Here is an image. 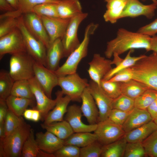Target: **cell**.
<instances>
[{"instance_id": "cell-57", "label": "cell", "mask_w": 157, "mask_h": 157, "mask_svg": "<svg viewBox=\"0 0 157 157\" xmlns=\"http://www.w3.org/2000/svg\"><path fill=\"white\" fill-rule=\"evenodd\" d=\"M14 8L15 10L18 8V0H7Z\"/></svg>"}, {"instance_id": "cell-8", "label": "cell", "mask_w": 157, "mask_h": 157, "mask_svg": "<svg viewBox=\"0 0 157 157\" xmlns=\"http://www.w3.org/2000/svg\"><path fill=\"white\" fill-rule=\"evenodd\" d=\"M83 13L70 19L64 35L61 39L64 51V57L68 56L80 45L77 31L79 25L88 16Z\"/></svg>"}, {"instance_id": "cell-40", "label": "cell", "mask_w": 157, "mask_h": 157, "mask_svg": "<svg viewBox=\"0 0 157 157\" xmlns=\"http://www.w3.org/2000/svg\"><path fill=\"white\" fill-rule=\"evenodd\" d=\"M24 121L22 116H17L8 109L4 122L6 136L13 132Z\"/></svg>"}, {"instance_id": "cell-6", "label": "cell", "mask_w": 157, "mask_h": 157, "mask_svg": "<svg viewBox=\"0 0 157 157\" xmlns=\"http://www.w3.org/2000/svg\"><path fill=\"white\" fill-rule=\"evenodd\" d=\"M18 19V27L23 36L26 52L35 61L46 67V47L28 31L24 24L22 16Z\"/></svg>"}, {"instance_id": "cell-37", "label": "cell", "mask_w": 157, "mask_h": 157, "mask_svg": "<svg viewBox=\"0 0 157 157\" xmlns=\"http://www.w3.org/2000/svg\"><path fill=\"white\" fill-rule=\"evenodd\" d=\"M157 98V91L149 88L134 100L135 107L147 109Z\"/></svg>"}, {"instance_id": "cell-42", "label": "cell", "mask_w": 157, "mask_h": 157, "mask_svg": "<svg viewBox=\"0 0 157 157\" xmlns=\"http://www.w3.org/2000/svg\"><path fill=\"white\" fill-rule=\"evenodd\" d=\"M103 146L97 140L95 141L80 149L79 157H100Z\"/></svg>"}, {"instance_id": "cell-2", "label": "cell", "mask_w": 157, "mask_h": 157, "mask_svg": "<svg viewBox=\"0 0 157 157\" xmlns=\"http://www.w3.org/2000/svg\"><path fill=\"white\" fill-rule=\"evenodd\" d=\"M98 26L97 24L91 23L86 26L83 40L79 45L68 56L65 63L54 72L58 77L76 73L79 63L87 55L90 37Z\"/></svg>"}, {"instance_id": "cell-11", "label": "cell", "mask_w": 157, "mask_h": 157, "mask_svg": "<svg viewBox=\"0 0 157 157\" xmlns=\"http://www.w3.org/2000/svg\"><path fill=\"white\" fill-rule=\"evenodd\" d=\"M88 88L99 110L98 122L107 119L113 109V99L105 93L100 85L91 80L89 82Z\"/></svg>"}, {"instance_id": "cell-15", "label": "cell", "mask_w": 157, "mask_h": 157, "mask_svg": "<svg viewBox=\"0 0 157 157\" xmlns=\"http://www.w3.org/2000/svg\"><path fill=\"white\" fill-rule=\"evenodd\" d=\"M88 64V72L91 80L99 85L101 80L112 69V61L98 53L94 54Z\"/></svg>"}, {"instance_id": "cell-41", "label": "cell", "mask_w": 157, "mask_h": 157, "mask_svg": "<svg viewBox=\"0 0 157 157\" xmlns=\"http://www.w3.org/2000/svg\"><path fill=\"white\" fill-rule=\"evenodd\" d=\"M112 106L113 109L129 112L132 110L135 107L134 100L122 94L113 100Z\"/></svg>"}, {"instance_id": "cell-49", "label": "cell", "mask_w": 157, "mask_h": 157, "mask_svg": "<svg viewBox=\"0 0 157 157\" xmlns=\"http://www.w3.org/2000/svg\"><path fill=\"white\" fill-rule=\"evenodd\" d=\"M138 32L152 37L157 33V18L150 23L140 28Z\"/></svg>"}, {"instance_id": "cell-7", "label": "cell", "mask_w": 157, "mask_h": 157, "mask_svg": "<svg viewBox=\"0 0 157 157\" xmlns=\"http://www.w3.org/2000/svg\"><path fill=\"white\" fill-rule=\"evenodd\" d=\"M88 85L87 79L81 78L76 73L58 77V86L64 94L68 96L72 101L81 100V95Z\"/></svg>"}, {"instance_id": "cell-19", "label": "cell", "mask_w": 157, "mask_h": 157, "mask_svg": "<svg viewBox=\"0 0 157 157\" xmlns=\"http://www.w3.org/2000/svg\"><path fill=\"white\" fill-rule=\"evenodd\" d=\"M80 107L83 115L90 124H95L99 122V111L94 100L88 87L82 93Z\"/></svg>"}, {"instance_id": "cell-45", "label": "cell", "mask_w": 157, "mask_h": 157, "mask_svg": "<svg viewBox=\"0 0 157 157\" xmlns=\"http://www.w3.org/2000/svg\"><path fill=\"white\" fill-rule=\"evenodd\" d=\"M18 18L8 17L0 19V38L18 27Z\"/></svg>"}, {"instance_id": "cell-10", "label": "cell", "mask_w": 157, "mask_h": 157, "mask_svg": "<svg viewBox=\"0 0 157 157\" xmlns=\"http://www.w3.org/2000/svg\"><path fill=\"white\" fill-rule=\"evenodd\" d=\"M26 52L22 34L18 27L0 38V59L6 54Z\"/></svg>"}, {"instance_id": "cell-47", "label": "cell", "mask_w": 157, "mask_h": 157, "mask_svg": "<svg viewBox=\"0 0 157 157\" xmlns=\"http://www.w3.org/2000/svg\"><path fill=\"white\" fill-rule=\"evenodd\" d=\"M131 111L125 112L113 109L108 119L117 125L122 126Z\"/></svg>"}, {"instance_id": "cell-30", "label": "cell", "mask_w": 157, "mask_h": 157, "mask_svg": "<svg viewBox=\"0 0 157 157\" xmlns=\"http://www.w3.org/2000/svg\"><path fill=\"white\" fill-rule=\"evenodd\" d=\"M127 143L124 135L115 141L103 145L101 157H124Z\"/></svg>"}, {"instance_id": "cell-16", "label": "cell", "mask_w": 157, "mask_h": 157, "mask_svg": "<svg viewBox=\"0 0 157 157\" xmlns=\"http://www.w3.org/2000/svg\"><path fill=\"white\" fill-rule=\"evenodd\" d=\"M157 8V4L153 3L146 5L138 0H128L120 19L126 17L134 18L141 15L148 19H151L154 16Z\"/></svg>"}, {"instance_id": "cell-9", "label": "cell", "mask_w": 157, "mask_h": 157, "mask_svg": "<svg viewBox=\"0 0 157 157\" xmlns=\"http://www.w3.org/2000/svg\"><path fill=\"white\" fill-rule=\"evenodd\" d=\"M93 132L97 136V140L103 145L117 141L123 137L126 133L122 126L108 119L99 122Z\"/></svg>"}, {"instance_id": "cell-29", "label": "cell", "mask_w": 157, "mask_h": 157, "mask_svg": "<svg viewBox=\"0 0 157 157\" xmlns=\"http://www.w3.org/2000/svg\"><path fill=\"white\" fill-rule=\"evenodd\" d=\"M41 126L43 129L64 140L74 133L69 123L65 120L48 124L42 123Z\"/></svg>"}, {"instance_id": "cell-24", "label": "cell", "mask_w": 157, "mask_h": 157, "mask_svg": "<svg viewBox=\"0 0 157 157\" xmlns=\"http://www.w3.org/2000/svg\"><path fill=\"white\" fill-rule=\"evenodd\" d=\"M34 130L30 132L23 144L21 154L22 157H54L53 154L41 150L35 139Z\"/></svg>"}, {"instance_id": "cell-58", "label": "cell", "mask_w": 157, "mask_h": 157, "mask_svg": "<svg viewBox=\"0 0 157 157\" xmlns=\"http://www.w3.org/2000/svg\"><path fill=\"white\" fill-rule=\"evenodd\" d=\"M151 0L152 1L153 3H156L157 4V0Z\"/></svg>"}, {"instance_id": "cell-43", "label": "cell", "mask_w": 157, "mask_h": 157, "mask_svg": "<svg viewBox=\"0 0 157 157\" xmlns=\"http://www.w3.org/2000/svg\"><path fill=\"white\" fill-rule=\"evenodd\" d=\"M142 144L147 156L157 157V129L143 141Z\"/></svg>"}, {"instance_id": "cell-4", "label": "cell", "mask_w": 157, "mask_h": 157, "mask_svg": "<svg viewBox=\"0 0 157 157\" xmlns=\"http://www.w3.org/2000/svg\"><path fill=\"white\" fill-rule=\"evenodd\" d=\"M31 128L24 121L9 135L0 138V157H19Z\"/></svg>"}, {"instance_id": "cell-46", "label": "cell", "mask_w": 157, "mask_h": 157, "mask_svg": "<svg viewBox=\"0 0 157 157\" xmlns=\"http://www.w3.org/2000/svg\"><path fill=\"white\" fill-rule=\"evenodd\" d=\"M80 148L72 145H64L53 154L55 157H79Z\"/></svg>"}, {"instance_id": "cell-56", "label": "cell", "mask_w": 157, "mask_h": 157, "mask_svg": "<svg viewBox=\"0 0 157 157\" xmlns=\"http://www.w3.org/2000/svg\"><path fill=\"white\" fill-rule=\"evenodd\" d=\"M6 136V131L4 123L0 124V138Z\"/></svg>"}, {"instance_id": "cell-60", "label": "cell", "mask_w": 157, "mask_h": 157, "mask_svg": "<svg viewBox=\"0 0 157 157\" xmlns=\"http://www.w3.org/2000/svg\"><path fill=\"white\" fill-rule=\"evenodd\" d=\"M156 104H157V98L156 100Z\"/></svg>"}, {"instance_id": "cell-21", "label": "cell", "mask_w": 157, "mask_h": 157, "mask_svg": "<svg viewBox=\"0 0 157 157\" xmlns=\"http://www.w3.org/2000/svg\"><path fill=\"white\" fill-rule=\"evenodd\" d=\"M56 94L57 99L56 104L47 114L44 120V124H48L64 120V116L67 111L68 105L71 99L68 95L63 97L64 94L61 90L58 91Z\"/></svg>"}, {"instance_id": "cell-36", "label": "cell", "mask_w": 157, "mask_h": 157, "mask_svg": "<svg viewBox=\"0 0 157 157\" xmlns=\"http://www.w3.org/2000/svg\"><path fill=\"white\" fill-rule=\"evenodd\" d=\"M15 81L9 72L1 70L0 72V99L6 100L10 95Z\"/></svg>"}, {"instance_id": "cell-52", "label": "cell", "mask_w": 157, "mask_h": 157, "mask_svg": "<svg viewBox=\"0 0 157 157\" xmlns=\"http://www.w3.org/2000/svg\"><path fill=\"white\" fill-rule=\"evenodd\" d=\"M147 110L153 120L157 119V104L156 100L147 108Z\"/></svg>"}, {"instance_id": "cell-5", "label": "cell", "mask_w": 157, "mask_h": 157, "mask_svg": "<svg viewBox=\"0 0 157 157\" xmlns=\"http://www.w3.org/2000/svg\"><path fill=\"white\" fill-rule=\"evenodd\" d=\"M34 60L27 52L11 55L9 73L15 81L28 80L34 76Z\"/></svg>"}, {"instance_id": "cell-48", "label": "cell", "mask_w": 157, "mask_h": 157, "mask_svg": "<svg viewBox=\"0 0 157 157\" xmlns=\"http://www.w3.org/2000/svg\"><path fill=\"white\" fill-rule=\"evenodd\" d=\"M132 79V74L129 67L119 71L107 81L124 83Z\"/></svg>"}, {"instance_id": "cell-32", "label": "cell", "mask_w": 157, "mask_h": 157, "mask_svg": "<svg viewBox=\"0 0 157 157\" xmlns=\"http://www.w3.org/2000/svg\"><path fill=\"white\" fill-rule=\"evenodd\" d=\"M96 140L97 138L94 133H74L64 140V145H72L81 148Z\"/></svg>"}, {"instance_id": "cell-33", "label": "cell", "mask_w": 157, "mask_h": 157, "mask_svg": "<svg viewBox=\"0 0 157 157\" xmlns=\"http://www.w3.org/2000/svg\"><path fill=\"white\" fill-rule=\"evenodd\" d=\"M149 88L144 84L133 79L122 84V94L134 100Z\"/></svg>"}, {"instance_id": "cell-12", "label": "cell", "mask_w": 157, "mask_h": 157, "mask_svg": "<svg viewBox=\"0 0 157 157\" xmlns=\"http://www.w3.org/2000/svg\"><path fill=\"white\" fill-rule=\"evenodd\" d=\"M22 16L24 25L28 31L42 42L47 49L50 45V40L40 16L33 12Z\"/></svg>"}, {"instance_id": "cell-26", "label": "cell", "mask_w": 157, "mask_h": 157, "mask_svg": "<svg viewBox=\"0 0 157 157\" xmlns=\"http://www.w3.org/2000/svg\"><path fill=\"white\" fill-rule=\"evenodd\" d=\"M157 129V125L152 120L128 132L124 137L127 142H142Z\"/></svg>"}, {"instance_id": "cell-1", "label": "cell", "mask_w": 157, "mask_h": 157, "mask_svg": "<svg viewBox=\"0 0 157 157\" xmlns=\"http://www.w3.org/2000/svg\"><path fill=\"white\" fill-rule=\"evenodd\" d=\"M151 37L138 32L129 31L124 28L118 29L116 37L107 43L104 53L110 58L114 53L119 55L128 50L143 49L150 51Z\"/></svg>"}, {"instance_id": "cell-25", "label": "cell", "mask_w": 157, "mask_h": 157, "mask_svg": "<svg viewBox=\"0 0 157 157\" xmlns=\"http://www.w3.org/2000/svg\"><path fill=\"white\" fill-rule=\"evenodd\" d=\"M57 10L59 17L64 19H70L83 13L79 0H59Z\"/></svg>"}, {"instance_id": "cell-39", "label": "cell", "mask_w": 157, "mask_h": 157, "mask_svg": "<svg viewBox=\"0 0 157 157\" xmlns=\"http://www.w3.org/2000/svg\"><path fill=\"white\" fill-rule=\"evenodd\" d=\"M122 82L109 81L102 79L100 85L105 93L113 100L122 94Z\"/></svg>"}, {"instance_id": "cell-18", "label": "cell", "mask_w": 157, "mask_h": 157, "mask_svg": "<svg viewBox=\"0 0 157 157\" xmlns=\"http://www.w3.org/2000/svg\"><path fill=\"white\" fill-rule=\"evenodd\" d=\"M49 36L50 44L63 37L70 19L40 16Z\"/></svg>"}, {"instance_id": "cell-54", "label": "cell", "mask_w": 157, "mask_h": 157, "mask_svg": "<svg viewBox=\"0 0 157 157\" xmlns=\"http://www.w3.org/2000/svg\"><path fill=\"white\" fill-rule=\"evenodd\" d=\"M41 118L40 112L36 109H33L31 121L36 122L39 121Z\"/></svg>"}, {"instance_id": "cell-23", "label": "cell", "mask_w": 157, "mask_h": 157, "mask_svg": "<svg viewBox=\"0 0 157 157\" xmlns=\"http://www.w3.org/2000/svg\"><path fill=\"white\" fill-rule=\"evenodd\" d=\"M64 57L63 48L61 39H58L52 43L47 49L46 67L53 71L59 67L60 59Z\"/></svg>"}, {"instance_id": "cell-27", "label": "cell", "mask_w": 157, "mask_h": 157, "mask_svg": "<svg viewBox=\"0 0 157 157\" xmlns=\"http://www.w3.org/2000/svg\"><path fill=\"white\" fill-rule=\"evenodd\" d=\"M59 0H18L17 10L12 12L5 13L0 15V19L8 17L18 18L24 14L33 12L36 5L44 3H58Z\"/></svg>"}, {"instance_id": "cell-20", "label": "cell", "mask_w": 157, "mask_h": 157, "mask_svg": "<svg viewBox=\"0 0 157 157\" xmlns=\"http://www.w3.org/2000/svg\"><path fill=\"white\" fill-rule=\"evenodd\" d=\"M35 137L39 149L49 154H53L64 144V140L48 131L37 133Z\"/></svg>"}, {"instance_id": "cell-17", "label": "cell", "mask_w": 157, "mask_h": 157, "mask_svg": "<svg viewBox=\"0 0 157 157\" xmlns=\"http://www.w3.org/2000/svg\"><path fill=\"white\" fill-rule=\"evenodd\" d=\"M82 114L80 107L73 104L68 107L65 120L69 123L74 133L94 132L97 124L87 125L84 123L81 120Z\"/></svg>"}, {"instance_id": "cell-59", "label": "cell", "mask_w": 157, "mask_h": 157, "mask_svg": "<svg viewBox=\"0 0 157 157\" xmlns=\"http://www.w3.org/2000/svg\"><path fill=\"white\" fill-rule=\"evenodd\" d=\"M154 122L157 125V119L154 120Z\"/></svg>"}, {"instance_id": "cell-38", "label": "cell", "mask_w": 157, "mask_h": 157, "mask_svg": "<svg viewBox=\"0 0 157 157\" xmlns=\"http://www.w3.org/2000/svg\"><path fill=\"white\" fill-rule=\"evenodd\" d=\"M57 3L47 2L38 5L34 7L33 12L39 16L59 17L57 10Z\"/></svg>"}, {"instance_id": "cell-13", "label": "cell", "mask_w": 157, "mask_h": 157, "mask_svg": "<svg viewBox=\"0 0 157 157\" xmlns=\"http://www.w3.org/2000/svg\"><path fill=\"white\" fill-rule=\"evenodd\" d=\"M34 76L46 95L51 99V93L54 87L58 85V77L53 72L42 64L34 60Z\"/></svg>"}, {"instance_id": "cell-53", "label": "cell", "mask_w": 157, "mask_h": 157, "mask_svg": "<svg viewBox=\"0 0 157 157\" xmlns=\"http://www.w3.org/2000/svg\"><path fill=\"white\" fill-rule=\"evenodd\" d=\"M150 51L157 54V35L151 37Z\"/></svg>"}, {"instance_id": "cell-55", "label": "cell", "mask_w": 157, "mask_h": 157, "mask_svg": "<svg viewBox=\"0 0 157 157\" xmlns=\"http://www.w3.org/2000/svg\"><path fill=\"white\" fill-rule=\"evenodd\" d=\"M33 111V109H26L23 115L24 118L27 120L31 121Z\"/></svg>"}, {"instance_id": "cell-35", "label": "cell", "mask_w": 157, "mask_h": 157, "mask_svg": "<svg viewBox=\"0 0 157 157\" xmlns=\"http://www.w3.org/2000/svg\"><path fill=\"white\" fill-rule=\"evenodd\" d=\"M10 95L17 97L33 99L34 97L28 80L15 81Z\"/></svg>"}, {"instance_id": "cell-22", "label": "cell", "mask_w": 157, "mask_h": 157, "mask_svg": "<svg viewBox=\"0 0 157 157\" xmlns=\"http://www.w3.org/2000/svg\"><path fill=\"white\" fill-rule=\"evenodd\" d=\"M153 120L147 109L135 107L122 126L125 133L128 132Z\"/></svg>"}, {"instance_id": "cell-3", "label": "cell", "mask_w": 157, "mask_h": 157, "mask_svg": "<svg viewBox=\"0 0 157 157\" xmlns=\"http://www.w3.org/2000/svg\"><path fill=\"white\" fill-rule=\"evenodd\" d=\"M133 79L149 88L157 91V54L153 52L138 60L130 67Z\"/></svg>"}, {"instance_id": "cell-51", "label": "cell", "mask_w": 157, "mask_h": 157, "mask_svg": "<svg viewBox=\"0 0 157 157\" xmlns=\"http://www.w3.org/2000/svg\"><path fill=\"white\" fill-rule=\"evenodd\" d=\"M0 10L6 13L13 11L15 10L7 0H0Z\"/></svg>"}, {"instance_id": "cell-44", "label": "cell", "mask_w": 157, "mask_h": 157, "mask_svg": "<svg viewBox=\"0 0 157 157\" xmlns=\"http://www.w3.org/2000/svg\"><path fill=\"white\" fill-rule=\"evenodd\" d=\"M147 156L141 142H127L125 150L124 157H143Z\"/></svg>"}, {"instance_id": "cell-50", "label": "cell", "mask_w": 157, "mask_h": 157, "mask_svg": "<svg viewBox=\"0 0 157 157\" xmlns=\"http://www.w3.org/2000/svg\"><path fill=\"white\" fill-rule=\"evenodd\" d=\"M8 110L6 100L0 99V124L4 123Z\"/></svg>"}, {"instance_id": "cell-31", "label": "cell", "mask_w": 157, "mask_h": 157, "mask_svg": "<svg viewBox=\"0 0 157 157\" xmlns=\"http://www.w3.org/2000/svg\"><path fill=\"white\" fill-rule=\"evenodd\" d=\"M33 99L10 95L6 100L8 109L18 117H21L28 107L32 104Z\"/></svg>"}, {"instance_id": "cell-14", "label": "cell", "mask_w": 157, "mask_h": 157, "mask_svg": "<svg viewBox=\"0 0 157 157\" xmlns=\"http://www.w3.org/2000/svg\"><path fill=\"white\" fill-rule=\"evenodd\" d=\"M28 80L36 101L35 109L40 112L41 119L44 120L49 112L55 107L57 99L56 98L55 99H52L49 98L34 76Z\"/></svg>"}, {"instance_id": "cell-28", "label": "cell", "mask_w": 157, "mask_h": 157, "mask_svg": "<svg viewBox=\"0 0 157 157\" xmlns=\"http://www.w3.org/2000/svg\"><path fill=\"white\" fill-rule=\"evenodd\" d=\"M128 0H105L106 10L103 15L105 22L112 24L116 23L120 19Z\"/></svg>"}, {"instance_id": "cell-34", "label": "cell", "mask_w": 157, "mask_h": 157, "mask_svg": "<svg viewBox=\"0 0 157 157\" xmlns=\"http://www.w3.org/2000/svg\"><path fill=\"white\" fill-rule=\"evenodd\" d=\"M132 51L133 50H129L124 59H123L120 62L116 65L115 67L112 68L103 79L106 81L108 80L119 71L133 66L137 62L145 56L142 55L137 57H132L131 56Z\"/></svg>"}]
</instances>
